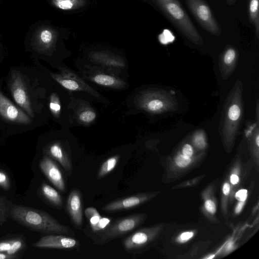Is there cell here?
<instances>
[{"instance_id":"cell-24","label":"cell","mask_w":259,"mask_h":259,"mask_svg":"<svg viewBox=\"0 0 259 259\" xmlns=\"http://www.w3.org/2000/svg\"><path fill=\"white\" fill-rule=\"evenodd\" d=\"M96 117V113L91 109L82 110L78 115L79 119L84 123H90L94 120Z\"/></svg>"},{"instance_id":"cell-38","label":"cell","mask_w":259,"mask_h":259,"mask_svg":"<svg viewBox=\"0 0 259 259\" xmlns=\"http://www.w3.org/2000/svg\"><path fill=\"white\" fill-rule=\"evenodd\" d=\"M223 191L225 195H228L229 194L230 192V185L228 183H225L223 186Z\"/></svg>"},{"instance_id":"cell-14","label":"cell","mask_w":259,"mask_h":259,"mask_svg":"<svg viewBox=\"0 0 259 259\" xmlns=\"http://www.w3.org/2000/svg\"><path fill=\"white\" fill-rule=\"evenodd\" d=\"M53 39L51 30L47 28L39 29L33 35L32 45L37 51L45 52L52 46Z\"/></svg>"},{"instance_id":"cell-15","label":"cell","mask_w":259,"mask_h":259,"mask_svg":"<svg viewBox=\"0 0 259 259\" xmlns=\"http://www.w3.org/2000/svg\"><path fill=\"white\" fill-rule=\"evenodd\" d=\"M40 193L45 199L52 206L58 209L63 208L62 198L60 193L54 188L44 183L40 187Z\"/></svg>"},{"instance_id":"cell-31","label":"cell","mask_w":259,"mask_h":259,"mask_svg":"<svg viewBox=\"0 0 259 259\" xmlns=\"http://www.w3.org/2000/svg\"><path fill=\"white\" fill-rule=\"evenodd\" d=\"M247 191L245 189H242L238 191L235 197L237 200L240 201H244L247 198Z\"/></svg>"},{"instance_id":"cell-40","label":"cell","mask_w":259,"mask_h":259,"mask_svg":"<svg viewBox=\"0 0 259 259\" xmlns=\"http://www.w3.org/2000/svg\"><path fill=\"white\" fill-rule=\"evenodd\" d=\"M236 0H226L227 3L228 5H233L235 2Z\"/></svg>"},{"instance_id":"cell-35","label":"cell","mask_w":259,"mask_h":259,"mask_svg":"<svg viewBox=\"0 0 259 259\" xmlns=\"http://www.w3.org/2000/svg\"><path fill=\"white\" fill-rule=\"evenodd\" d=\"M193 235L192 232H187L182 233L180 236V238L182 241H186L191 238Z\"/></svg>"},{"instance_id":"cell-4","label":"cell","mask_w":259,"mask_h":259,"mask_svg":"<svg viewBox=\"0 0 259 259\" xmlns=\"http://www.w3.org/2000/svg\"><path fill=\"white\" fill-rule=\"evenodd\" d=\"M189 10L201 26L210 34L219 36L222 33L219 24L204 0H185Z\"/></svg>"},{"instance_id":"cell-32","label":"cell","mask_w":259,"mask_h":259,"mask_svg":"<svg viewBox=\"0 0 259 259\" xmlns=\"http://www.w3.org/2000/svg\"><path fill=\"white\" fill-rule=\"evenodd\" d=\"M183 155L190 157L193 154V149L191 145L186 144L184 146L182 149Z\"/></svg>"},{"instance_id":"cell-18","label":"cell","mask_w":259,"mask_h":259,"mask_svg":"<svg viewBox=\"0 0 259 259\" xmlns=\"http://www.w3.org/2000/svg\"><path fill=\"white\" fill-rule=\"evenodd\" d=\"M248 14L250 22L255 27L256 36L259 35V0H249Z\"/></svg>"},{"instance_id":"cell-37","label":"cell","mask_w":259,"mask_h":259,"mask_svg":"<svg viewBox=\"0 0 259 259\" xmlns=\"http://www.w3.org/2000/svg\"><path fill=\"white\" fill-rule=\"evenodd\" d=\"M230 181L232 184H236L239 181L238 177L234 174L231 176Z\"/></svg>"},{"instance_id":"cell-21","label":"cell","mask_w":259,"mask_h":259,"mask_svg":"<svg viewBox=\"0 0 259 259\" xmlns=\"http://www.w3.org/2000/svg\"><path fill=\"white\" fill-rule=\"evenodd\" d=\"M12 205L11 201L7 197H0V225H2L6 221Z\"/></svg>"},{"instance_id":"cell-17","label":"cell","mask_w":259,"mask_h":259,"mask_svg":"<svg viewBox=\"0 0 259 259\" xmlns=\"http://www.w3.org/2000/svg\"><path fill=\"white\" fill-rule=\"evenodd\" d=\"M91 58L95 62L109 66L118 67L124 66V62L119 58L103 53H95L92 55Z\"/></svg>"},{"instance_id":"cell-3","label":"cell","mask_w":259,"mask_h":259,"mask_svg":"<svg viewBox=\"0 0 259 259\" xmlns=\"http://www.w3.org/2000/svg\"><path fill=\"white\" fill-rule=\"evenodd\" d=\"M143 217L141 214L131 215L116 220L102 231L96 233L94 243L99 245L106 244L110 241L120 237L137 228L142 222Z\"/></svg>"},{"instance_id":"cell-20","label":"cell","mask_w":259,"mask_h":259,"mask_svg":"<svg viewBox=\"0 0 259 259\" xmlns=\"http://www.w3.org/2000/svg\"><path fill=\"white\" fill-rule=\"evenodd\" d=\"M55 7L62 10H71L83 5V0H52Z\"/></svg>"},{"instance_id":"cell-5","label":"cell","mask_w":259,"mask_h":259,"mask_svg":"<svg viewBox=\"0 0 259 259\" xmlns=\"http://www.w3.org/2000/svg\"><path fill=\"white\" fill-rule=\"evenodd\" d=\"M9 85L12 96L16 103L27 113L29 116L33 118L34 114L28 92L19 72L16 70L11 71Z\"/></svg>"},{"instance_id":"cell-39","label":"cell","mask_w":259,"mask_h":259,"mask_svg":"<svg viewBox=\"0 0 259 259\" xmlns=\"http://www.w3.org/2000/svg\"><path fill=\"white\" fill-rule=\"evenodd\" d=\"M244 203V201H241L238 203V204L236 207V209H235V212L236 213H239L241 211Z\"/></svg>"},{"instance_id":"cell-22","label":"cell","mask_w":259,"mask_h":259,"mask_svg":"<svg viewBox=\"0 0 259 259\" xmlns=\"http://www.w3.org/2000/svg\"><path fill=\"white\" fill-rule=\"evenodd\" d=\"M49 108L55 117H59L61 111V103L59 97L56 93H52L51 95Z\"/></svg>"},{"instance_id":"cell-7","label":"cell","mask_w":259,"mask_h":259,"mask_svg":"<svg viewBox=\"0 0 259 259\" xmlns=\"http://www.w3.org/2000/svg\"><path fill=\"white\" fill-rule=\"evenodd\" d=\"M80 243L74 238L62 234H49L32 244L37 248L70 249L79 247Z\"/></svg>"},{"instance_id":"cell-1","label":"cell","mask_w":259,"mask_h":259,"mask_svg":"<svg viewBox=\"0 0 259 259\" xmlns=\"http://www.w3.org/2000/svg\"><path fill=\"white\" fill-rule=\"evenodd\" d=\"M8 217L28 229L48 234L74 236L75 232L61 224L47 212L19 204H12Z\"/></svg>"},{"instance_id":"cell-6","label":"cell","mask_w":259,"mask_h":259,"mask_svg":"<svg viewBox=\"0 0 259 259\" xmlns=\"http://www.w3.org/2000/svg\"><path fill=\"white\" fill-rule=\"evenodd\" d=\"M61 70L60 73H52L51 76L63 87L72 91H85L99 97L96 91L74 73L65 68Z\"/></svg>"},{"instance_id":"cell-13","label":"cell","mask_w":259,"mask_h":259,"mask_svg":"<svg viewBox=\"0 0 259 259\" xmlns=\"http://www.w3.org/2000/svg\"><path fill=\"white\" fill-rule=\"evenodd\" d=\"M45 152L59 162L69 176L71 175L73 168L71 158L60 142H56L50 145Z\"/></svg>"},{"instance_id":"cell-30","label":"cell","mask_w":259,"mask_h":259,"mask_svg":"<svg viewBox=\"0 0 259 259\" xmlns=\"http://www.w3.org/2000/svg\"><path fill=\"white\" fill-rule=\"evenodd\" d=\"M236 56L235 51L233 49H228L225 53L224 60L225 63L230 64L235 59Z\"/></svg>"},{"instance_id":"cell-34","label":"cell","mask_w":259,"mask_h":259,"mask_svg":"<svg viewBox=\"0 0 259 259\" xmlns=\"http://www.w3.org/2000/svg\"><path fill=\"white\" fill-rule=\"evenodd\" d=\"M194 142L196 146L199 148H202L205 145L204 139L201 135H197L195 138Z\"/></svg>"},{"instance_id":"cell-23","label":"cell","mask_w":259,"mask_h":259,"mask_svg":"<svg viewBox=\"0 0 259 259\" xmlns=\"http://www.w3.org/2000/svg\"><path fill=\"white\" fill-rule=\"evenodd\" d=\"M84 213L89 221L91 228L96 225L102 218L97 210L93 207H89L86 208Z\"/></svg>"},{"instance_id":"cell-8","label":"cell","mask_w":259,"mask_h":259,"mask_svg":"<svg viewBox=\"0 0 259 259\" xmlns=\"http://www.w3.org/2000/svg\"><path fill=\"white\" fill-rule=\"evenodd\" d=\"M0 116L4 119L16 123L28 124L31 119L0 92Z\"/></svg>"},{"instance_id":"cell-41","label":"cell","mask_w":259,"mask_h":259,"mask_svg":"<svg viewBox=\"0 0 259 259\" xmlns=\"http://www.w3.org/2000/svg\"><path fill=\"white\" fill-rule=\"evenodd\" d=\"M256 143L257 146L259 145V136L257 135L256 137Z\"/></svg>"},{"instance_id":"cell-27","label":"cell","mask_w":259,"mask_h":259,"mask_svg":"<svg viewBox=\"0 0 259 259\" xmlns=\"http://www.w3.org/2000/svg\"><path fill=\"white\" fill-rule=\"evenodd\" d=\"M0 187L6 190H8L11 187L8 175L2 170H0Z\"/></svg>"},{"instance_id":"cell-28","label":"cell","mask_w":259,"mask_h":259,"mask_svg":"<svg viewBox=\"0 0 259 259\" xmlns=\"http://www.w3.org/2000/svg\"><path fill=\"white\" fill-rule=\"evenodd\" d=\"M240 109L237 105H232L228 111V116L232 120H237L240 116Z\"/></svg>"},{"instance_id":"cell-16","label":"cell","mask_w":259,"mask_h":259,"mask_svg":"<svg viewBox=\"0 0 259 259\" xmlns=\"http://www.w3.org/2000/svg\"><path fill=\"white\" fill-rule=\"evenodd\" d=\"M92 80L98 84L109 88L119 89L123 88L125 84L121 79L103 73L96 74L92 78Z\"/></svg>"},{"instance_id":"cell-33","label":"cell","mask_w":259,"mask_h":259,"mask_svg":"<svg viewBox=\"0 0 259 259\" xmlns=\"http://www.w3.org/2000/svg\"><path fill=\"white\" fill-rule=\"evenodd\" d=\"M205 206L206 209L211 213H214L216 210L215 205L214 203L210 200H207L205 201Z\"/></svg>"},{"instance_id":"cell-10","label":"cell","mask_w":259,"mask_h":259,"mask_svg":"<svg viewBox=\"0 0 259 259\" xmlns=\"http://www.w3.org/2000/svg\"><path fill=\"white\" fill-rule=\"evenodd\" d=\"M67 212L74 226L81 229L83 224L81 193L78 189H73L69 194L66 203Z\"/></svg>"},{"instance_id":"cell-19","label":"cell","mask_w":259,"mask_h":259,"mask_svg":"<svg viewBox=\"0 0 259 259\" xmlns=\"http://www.w3.org/2000/svg\"><path fill=\"white\" fill-rule=\"evenodd\" d=\"M119 159L120 155H116L110 157L105 161L101 165L97 172V179H102L111 172L116 167Z\"/></svg>"},{"instance_id":"cell-29","label":"cell","mask_w":259,"mask_h":259,"mask_svg":"<svg viewBox=\"0 0 259 259\" xmlns=\"http://www.w3.org/2000/svg\"><path fill=\"white\" fill-rule=\"evenodd\" d=\"M176 162L178 166L185 167L190 163L191 159L184 155H180L176 158Z\"/></svg>"},{"instance_id":"cell-12","label":"cell","mask_w":259,"mask_h":259,"mask_svg":"<svg viewBox=\"0 0 259 259\" xmlns=\"http://www.w3.org/2000/svg\"><path fill=\"white\" fill-rule=\"evenodd\" d=\"M26 247V239L23 235H7L0 238V252L21 258Z\"/></svg>"},{"instance_id":"cell-25","label":"cell","mask_w":259,"mask_h":259,"mask_svg":"<svg viewBox=\"0 0 259 259\" xmlns=\"http://www.w3.org/2000/svg\"><path fill=\"white\" fill-rule=\"evenodd\" d=\"M112 218L102 217L98 223L91 228L95 234L99 233L105 229L111 223Z\"/></svg>"},{"instance_id":"cell-2","label":"cell","mask_w":259,"mask_h":259,"mask_svg":"<svg viewBox=\"0 0 259 259\" xmlns=\"http://www.w3.org/2000/svg\"><path fill=\"white\" fill-rule=\"evenodd\" d=\"M155 2L166 17L185 37L196 44H202L201 36L179 0H155Z\"/></svg>"},{"instance_id":"cell-11","label":"cell","mask_w":259,"mask_h":259,"mask_svg":"<svg viewBox=\"0 0 259 259\" xmlns=\"http://www.w3.org/2000/svg\"><path fill=\"white\" fill-rule=\"evenodd\" d=\"M147 198L145 195L135 194L110 202L103 206L102 209L107 212L127 210L137 207Z\"/></svg>"},{"instance_id":"cell-9","label":"cell","mask_w":259,"mask_h":259,"mask_svg":"<svg viewBox=\"0 0 259 259\" xmlns=\"http://www.w3.org/2000/svg\"><path fill=\"white\" fill-rule=\"evenodd\" d=\"M39 165L48 180L60 191L65 192L66 185L62 172L51 157L45 156L40 161Z\"/></svg>"},{"instance_id":"cell-26","label":"cell","mask_w":259,"mask_h":259,"mask_svg":"<svg viewBox=\"0 0 259 259\" xmlns=\"http://www.w3.org/2000/svg\"><path fill=\"white\" fill-rule=\"evenodd\" d=\"M145 106L149 111H156L163 107V103L159 99H152L145 103Z\"/></svg>"},{"instance_id":"cell-36","label":"cell","mask_w":259,"mask_h":259,"mask_svg":"<svg viewBox=\"0 0 259 259\" xmlns=\"http://www.w3.org/2000/svg\"><path fill=\"white\" fill-rule=\"evenodd\" d=\"M17 256L8 254L5 253L0 252V259H18Z\"/></svg>"}]
</instances>
